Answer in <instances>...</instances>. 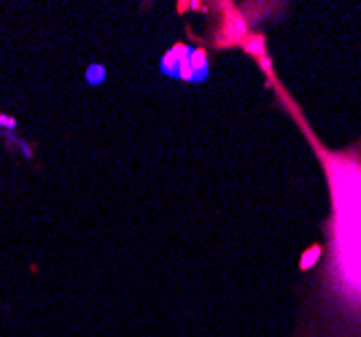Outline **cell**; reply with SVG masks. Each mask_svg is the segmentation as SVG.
Instances as JSON below:
<instances>
[{"instance_id": "1", "label": "cell", "mask_w": 361, "mask_h": 337, "mask_svg": "<svg viewBox=\"0 0 361 337\" xmlns=\"http://www.w3.org/2000/svg\"><path fill=\"white\" fill-rule=\"evenodd\" d=\"M162 67L170 76H183V78H194L192 76V49L186 46H173L164 57Z\"/></svg>"}, {"instance_id": "2", "label": "cell", "mask_w": 361, "mask_h": 337, "mask_svg": "<svg viewBox=\"0 0 361 337\" xmlns=\"http://www.w3.org/2000/svg\"><path fill=\"white\" fill-rule=\"evenodd\" d=\"M0 130H3V133H16V122H14V116H8V113L0 111Z\"/></svg>"}, {"instance_id": "3", "label": "cell", "mask_w": 361, "mask_h": 337, "mask_svg": "<svg viewBox=\"0 0 361 337\" xmlns=\"http://www.w3.org/2000/svg\"><path fill=\"white\" fill-rule=\"evenodd\" d=\"M89 84H95V81H102V67L97 65V67H89Z\"/></svg>"}]
</instances>
